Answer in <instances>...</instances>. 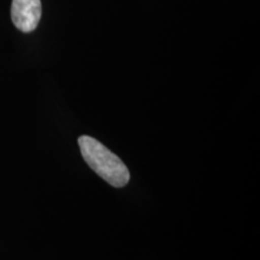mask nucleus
<instances>
[{"label": "nucleus", "instance_id": "1", "mask_svg": "<svg viewBox=\"0 0 260 260\" xmlns=\"http://www.w3.org/2000/svg\"><path fill=\"white\" fill-rule=\"evenodd\" d=\"M79 146L84 161L98 176L116 188H122L128 183L130 180L128 168L121 158L102 142L88 135H82L79 138Z\"/></svg>", "mask_w": 260, "mask_h": 260}, {"label": "nucleus", "instance_id": "2", "mask_svg": "<svg viewBox=\"0 0 260 260\" xmlns=\"http://www.w3.org/2000/svg\"><path fill=\"white\" fill-rule=\"evenodd\" d=\"M41 0H12L11 18L18 30L34 31L41 19Z\"/></svg>", "mask_w": 260, "mask_h": 260}]
</instances>
